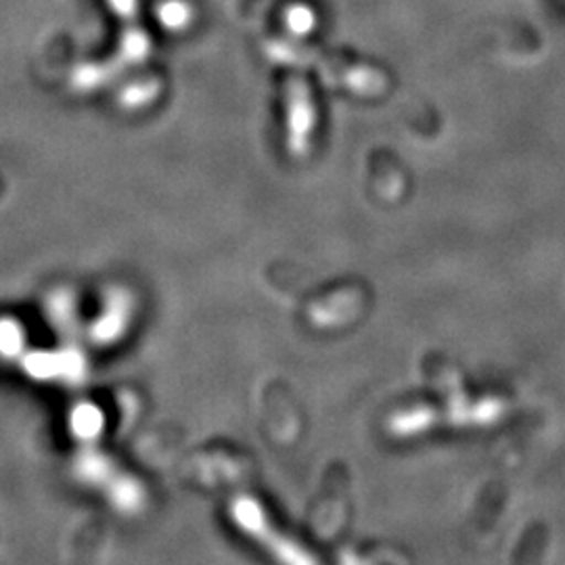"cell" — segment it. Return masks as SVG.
Returning a JSON list of instances; mask_svg holds the SVG:
<instances>
[{
    "label": "cell",
    "mask_w": 565,
    "mask_h": 565,
    "mask_svg": "<svg viewBox=\"0 0 565 565\" xmlns=\"http://www.w3.org/2000/svg\"><path fill=\"white\" fill-rule=\"evenodd\" d=\"M233 518L235 522L242 525L247 534H252L256 541H260L263 545L268 546V551H273L279 559L285 562H298V548L291 545L289 541H285L279 534H275V530L268 524L266 515H263V509L258 507L256 501L243 497L235 505H233Z\"/></svg>",
    "instance_id": "1"
},
{
    "label": "cell",
    "mask_w": 565,
    "mask_h": 565,
    "mask_svg": "<svg viewBox=\"0 0 565 565\" xmlns=\"http://www.w3.org/2000/svg\"><path fill=\"white\" fill-rule=\"evenodd\" d=\"M287 128H289V149L291 153L300 156L308 147V137L310 128L315 124V107L310 102V93L300 78L294 81V86L289 90V105H287Z\"/></svg>",
    "instance_id": "2"
},
{
    "label": "cell",
    "mask_w": 565,
    "mask_h": 565,
    "mask_svg": "<svg viewBox=\"0 0 565 565\" xmlns=\"http://www.w3.org/2000/svg\"><path fill=\"white\" fill-rule=\"evenodd\" d=\"M111 9L126 21V36L121 41V55L126 63H137L149 55V36L139 28V2L137 0H109Z\"/></svg>",
    "instance_id": "3"
},
{
    "label": "cell",
    "mask_w": 565,
    "mask_h": 565,
    "mask_svg": "<svg viewBox=\"0 0 565 565\" xmlns=\"http://www.w3.org/2000/svg\"><path fill=\"white\" fill-rule=\"evenodd\" d=\"M102 411L93 404H81L72 413V429L81 440H95L102 434Z\"/></svg>",
    "instance_id": "4"
},
{
    "label": "cell",
    "mask_w": 565,
    "mask_h": 565,
    "mask_svg": "<svg viewBox=\"0 0 565 565\" xmlns=\"http://www.w3.org/2000/svg\"><path fill=\"white\" fill-rule=\"evenodd\" d=\"M128 321L126 317V306L121 300L109 303L107 310L103 312L99 323L95 324V338H99L102 342H111L116 340L124 329V323Z\"/></svg>",
    "instance_id": "5"
},
{
    "label": "cell",
    "mask_w": 565,
    "mask_h": 565,
    "mask_svg": "<svg viewBox=\"0 0 565 565\" xmlns=\"http://www.w3.org/2000/svg\"><path fill=\"white\" fill-rule=\"evenodd\" d=\"M111 490H116V499L114 503L124 509V511H132L135 507L141 505V492L139 486L135 484L132 480H118L111 482Z\"/></svg>",
    "instance_id": "6"
},
{
    "label": "cell",
    "mask_w": 565,
    "mask_h": 565,
    "mask_svg": "<svg viewBox=\"0 0 565 565\" xmlns=\"http://www.w3.org/2000/svg\"><path fill=\"white\" fill-rule=\"evenodd\" d=\"M23 348V333L20 327L15 323L0 324V352L13 356L20 354Z\"/></svg>",
    "instance_id": "7"
},
{
    "label": "cell",
    "mask_w": 565,
    "mask_h": 565,
    "mask_svg": "<svg viewBox=\"0 0 565 565\" xmlns=\"http://www.w3.org/2000/svg\"><path fill=\"white\" fill-rule=\"evenodd\" d=\"M186 18H189V13H186L182 2H168L163 7L162 21L170 28H179L186 21Z\"/></svg>",
    "instance_id": "8"
},
{
    "label": "cell",
    "mask_w": 565,
    "mask_h": 565,
    "mask_svg": "<svg viewBox=\"0 0 565 565\" xmlns=\"http://www.w3.org/2000/svg\"><path fill=\"white\" fill-rule=\"evenodd\" d=\"M289 25H291V30L294 32H308L310 28H312V23H315V15H312V11H308V9H302V7H298V9H294L291 13H289Z\"/></svg>",
    "instance_id": "9"
}]
</instances>
